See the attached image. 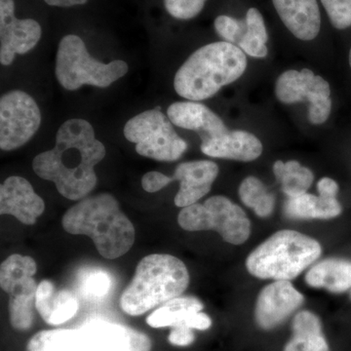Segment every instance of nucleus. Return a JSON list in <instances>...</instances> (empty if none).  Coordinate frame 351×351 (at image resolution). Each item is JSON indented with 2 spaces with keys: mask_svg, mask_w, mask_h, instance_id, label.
Wrapping results in <instances>:
<instances>
[{
  "mask_svg": "<svg viewBox=\"0 0 351 351\" xmlns=\"http://www.w3.org/2000/svg\"><path fill=\"white\" fill-rule=\"evenodd\" d=\"M274 173L276 180L281 184L283 193L288 198L295 197L306 193L314 180L313 173L304 167L298 161L287 162L278 160L274 163Z\"/></svg>",
  "mask_w": 351,
  "mask_h": 351,
  "instance_id": "obj_27",
  "label": "nucleus"
},
{
  "mask_svg": "<svg viewBox=\"0 0 351 351\" xmlns=\"http://www.w3.org/2000/svg\"><path fill=\"white\" fill-rule=\"evenodd\" d=\"M41 112L31 95L13 90L0 100V149L11 152L29 142L41 125Z\"/></svg>",
  "mask_w": 351,
  "mask_h": 351,
  "instance_id": "obj_10",
  "label": "nucleus"
},
{
  "mask_svg": "<svg viewBox=\"0 0 351 351\" xmlns=\"http://www.w3.org/2000/svg\"><path fill=\"white\" fill-rule=\"evenodd\" d=\"M106 152L91 123L69 119L58 130L55 147L34 157L32 169L41 179L54 182L64 197L80 200L96 186L95 166L105 158Z\"/></svg>",
  "mask_w": 351,
  "mask_h": 351,
  "instance_id": "obj_1",
  "label": "nucleus"
},
{
  "mask_svg": "<svg viewBox=\"0 0 351 351\" xmlns=\"http://www.w3.org/2000/svg\"><path fill=\"white\" fill-rule=\"evenodd\" d=\"M171 182V177L156 171H151L143 177L142 186L147 193H154L161 191Z\"/></svg>",
  "mask_w": 351,
  "mask_h": 351,
  "instance_id": "obj_34",
  "label": "nucleus"
},
{
  "mask_svg": "<svg viewBox=\"0 0 351 351\" xmlns=\"http://www.w3.org/2000/svg\"><path fill=\"white\" fill-rule=\"evenodd\" d=\"M124 136L136 145L140 156L164 162L181 158L188 149L184 138L178 135L172 122L159 108L145 110L127 121Z\"/></svg>",
  "mask_w": 351,
  "mask_h": 351,
  "instance_id": "obj_8",
  "label": "nucleus"
},
{
  "mask_svg": "<svg viewBox=\"0 0 351 351\" xmlns=\"http://www.w3.org/2000/svg\"><path fill=\"white\" fill-rule=\"evenodd\" d=\"M283 24L295 38L313 40L319 34L321 15L317 0H272Z\"/></svg>",
  "mask_w": 351,
  "mask_h": 351,
  "instance_id": "obj_17",
  "label": "nucleus"
},
{
  "mask_svg": "<svg viewBox=\"0 0 351 351\" xmlns=\"http://www.w3.org/2000/svg\"><path fill=\"white\" fill-rule=\"evenodd\" d=\"M36 297L9 298V316L14 329L27 331L34 324Z\"/></svg>",
  "mask_w": 351,
  "mask_h": 351,
  "instance_id": "obj_30",
  "label": "nucleus"
},
{
  "mask_svg": "<svg viewBox=\"0 0 351 351\" xmlns=\"http://www.w3.org/2000/svg\"><path fill=\"white\" fill-rule=\"evenodd\" d=\"M239 193L242 202L261 218H267L274 212L276 197L258 178L247 177L240 184Z\"/></svg>",
  "mask_w": 351,
  "mask_h": 351,
  "instance_id": "obj_28",
  "label": "nucleus"
},
{
  "mask_svg": "<svg viewBox=\"0 0 351 351\" xmlns=\"http://www.w3.org/2000/svg\"><path fill=\"white\" fill-rule=\"evenodd\" d=\"M202 302L196 298H175L156 309L147 318V323L152 328L174 327L181 325L191 314L203 309Z\"/></svg>",
  "mask_w": 351,
  "mask_h": 351,
  "instance_id": "obj_25",
  "label": "nucleus"
},
{
  "mask_svg": "<svg viewBox=\"0 0 351 351\" xmlns=\"http://www.w3.org/2000/svg\"><path fill=\"white\" fill-rule=\"evenodd\" d=\"M246 69L245 53L234 44L226 41L207 44L178 69L175 91L186 100H206L239 80Z\"/></svg>",
  "mask_w": 351,
  "mask_h": 351,
  "instance_id": "obj_3",
  "label": "nucleus"
},
{
  "mask_svg": "<svg viewBox=\"0 0 351 351\" xmlns=\"http://www.w3.org/2000/svg\"><path fill=\"white\" fill-rule=\"evenodd\" d=\"M38 267L36 261L27 256L15 255L7 258L0 267V286L10 297H36L34 276Z\"/></svg>",
  "mask_w": 351,
  "mask_h": 351,
  "instance_id": "obj_19",
  "label": "nucleus"
},
{
  "mask_svg": "<svg viewBox=\"0 0 351 351\" xmlns=\"http://www.w3.org/2000/svg\"><path fill=\"white\" fill-rule=\"evenodd\" d=\"M350 66L351 68V48H350Z\"/></svg>",
  "mask_w": 351,
  "mask_h": 351,
  "instance_id": "obj_39",
  "label": "nucleus"
},
{
  "mask_svg": "<svg viewBox=\"0 0 351 351\" xmlns=\"http://www.w3.org/2000/svg\"><path fill=\"white\" fill-rule=\"evenodd\" d=\"M321 253L317 240L295 230H280L252 252L246 267L257 278L289 281L313 265Z\"/></svg>",
  "mask_w": 351,
  "mask_h": 351,
  "instance_id": "obj_5",
  "label": "nucleus"
},
{
  "mask_svg": "<svg viewBox=\"0 0 351 351\" xmlns=\"http://www.w3.org/2000/svg\"><path fill=\"white\" fill-rule=\"evenodd\" d=\"M71 234L86 235L104 258L125 255L135 242V228L120 210L119 201L108 193L91 196L69 208L62 219Z\"/></svg>",
  "mask_w": 351,
  "mask_h": 351,
  "instance_id": "obj_2",
  "label": "nucleus"
},
{
  "mask_svg": "<svg viewBox=\"0 0 351 351\" xmlns=\"http://www.w3.org/2000/svg\"><path fill=\"white\" fill-rule=\"evenodd\" d=\"M207 0H164L166 11L179 20H191L204 8Z\"/></svg>",
  "mask_w": 351,
  "mask_h": 351,
  "instance_id": "obj_32",
  "label": "nucleus"
},
{
  "mask_svg": "<svg viewBox=\"0 0 351 351\" xmlns=\"http://www.w3.org/2000/svg\"><path fill=\"white\" fill-rule=\"evenodd\" d=\"M276 95L281 103L291 104L306 101L308 104V120L314 125L326 122L331 114V88L329 83L315 75L313 71H285L277 78Z\"/></svg>",
  "mask_w": 351,
  "mask_h": 351,
  "instance_id": "obj_9",
  "label": "nucleus"
},
{
  "mask_svg": "<svg viewBox=\"0 0 351 351\" xmlns=\"http://www.w3.org/2000/svg\"><path fill=\"white\" fill-rule=\"evenodd\" d=\"M178 223L188 232L215 230L233 245L243 244L251 234V223L243 209L221 195L184 208Z\"/></svg>",
  "mask_w": 351,
  "mask_h": 351,
  "instance_id": "obj_7",
  "label": "nucleus"
},
{
  "mask_svg": "<svg viewBox=\"0 0 351 351\" xmlns=\"http://www.w3.org/2000/svg\"><path fill=\"white\" fill-rule=\"evenodd\" d=\"M112 287V278L105 270L88 269L80 276V292L85 299L97 301L107 295Z\"/></svg>",
  "mask_w": 351,
  "mask_h": 351,
  "instance_id": "obj_29",
  "label": "nucleus"
},
{
  "mask_svg": "<svg viewBox=\"0 0 351 351\" xmlns=\"http://www.w3.org/2000/svg\"><path fill=\"white\" fill-rule=\"evenodd\" d=\"M201 152L216 158L249 162L263 154V145L250 132L228 131L218 137L205 138L201 143Z\"/></svg>",
  "mask_w": 351,
  "mask_h": 351,
  "instance_id": "obj_18",
  "label": "nucleus"
},
{
  "mask_svg": "<svg viewBox=\"0 0 351 351\" xmlns=\"http://www.w3.org/2000/svg\"><path fill=\"white\" fill-rule=\"evenodd\" d=\"M27 351H97V348L91 336L80 327L39 332L27 343Z\"/></svg>",
  "mask_w": 351,
  "mask_h": 351,
  "instance_id": "obj_21",
  "label": "nucleus"
},
{
  "mask_svg": "<svg viewBox=\"0 0 351 351\" xmlns=\"http://www.w3.org/2000/svg\"><path fill=\"white\" fill-rule=\"evenodd\" d=\"M292 331L284 351H330L321 321L311 311H301L295 316Z\"/></svg>",
  "mask_w": 351,
  "mask_h": 351,
  "instance_id": "obj_23",
  "label": "nucleus"
},
{
  "mask_svg": "<svg viewBox=\"0 0 351 351\" xmlns=\"http://www.w3.org/2000/svg\"><path fill=\"white\" fill-rule=\"evenodd\" d=\"M43 34L36 20L18 19L14 0H0V63L10 66L16 55L34 49Z\"/></svg>",
  "mask_w": 351,
  "mask_h": 351,
  "instance_id": "obj_11",
  "label": "nucleus"
},
{
  "mask_svg": "<svg viewBox=\"0 0 351 351\" xmlns=\"http://www.w3.org/2000/svg\"><path fill=\"white\" fill-rule=\"evenodd\" d=\"M283 209L288 218L302 219L336 218L343 211L337 196L325 193H319L318 196L304 193L288 198Z\"/></svg>",
  "mask_w": 351,
  "mask_h": 351,
  "instance_id": "obj_22",
  "label": "nucleus"
},
{
  "mask_svg": "<svg viewBox=\"0 0 351 351\" xmlns=\"http://www.w3.org/2000/svg\"><path fill=\"white\" fill-rule=\"evenodd\" d=\"M78 307L77 299L71 291H56L48 280H43L38 286L36 308L48 324H63L75 315Z\"/></svg>",
  "mask_w": 351,
  "mask_h": 351,
  "instance_id": "obj_20",
  "label": "nucleus"
},
{
  "mask_svg": "<svg viewBox=\"0 0 351 351\" xmlns=\"http://www.w3.org/2000/svg\"><path fill=\"white\" fill-rule=\"evenodd\" d=\"M129 66L121 60L104 64L88 52L80 36L69 34L60 41L56 57V76L60 84L75 91L83 85L107 88L128 73Z\"/></svg>",
  "mask_w": 351,
  "mask_h": 351,
  "instance_id": "obj_6",
  "label": "nucleus"
},
{
  "mask_svg": "<svg viewBox=\"0 0 351 351\" xmlns=\"http://www.w3.org/2000/svg\"><path fill=\"white\" fill-rule=\"evenodd\" d=\"M181 325H186V326L191 328V329L204 331V330L209 329L212 326V320L207 314L198 311V313L191 314L188 319L184 321Z\"/></svg>",
  "mask_w": 351,
  "mask_h": 351,
  "instance_id": "obj_36",
  "label": "nucleus"
},
{
  "mask_svg": "<svg viewBox=\"0 0 351 351\" xmlns=\"http://www.w3.org/2000/svg\"><path fill=\"white\" fill-rule=\"evenodd\" d=\"M244 20L245 29L237 47L251 57H267L269 53L267 47L269 34L262 14L257 8L252 7L247 11Z\"/></svg>",
  "mask_w": 351,
  "mask_h": 351,
  "instance_id": "obj_26",
  "label": "nucleus"
},
{
  "mask_svg": "<svg viewBox=\"0 0 351 351\" xmlns=\"http://www.w3.org/2000/svg\"><path fill=\"white\" fill-rule=\"evenodd\" d=\"M168 119L174 125L199 134L201 138L218 137L228 132L219 117L203 104L177 101L167 110Z\"/></svg>",
  "mask_w": 351,
  "mask_h": 351,
  "instance_id": "obj_16",
  "label": "nucleus"
},
{
  "mask_svg": "<svg viewBox=\"0 0 351 351\" xmlns=\"http://www.w3.org/2000/svg\"><path fill=\"white\" fill-rule=\"evenodd\" d=\"M318 193L336 195L339 193V184L330 178H322L317 184Z\"/></svg>",
  "mask_w": 351,
  "mask_h": 351,
  "instance_id": "obj_37",
  "label": "nucleus"
},
{
  "mask_svg": "<svg viewBox=\"0 0 351 351\" xmlns=\"http://www.w3.org/2000/svg\"><path fill=\"white\" fill-rule=\"evenodd\" d=\"M45 203L36 195L31 182L13 176L0 186V214L11 215L24 225H34L43 214Z\"/></svg>",
  "mask_w": 351,
  "mask_h": 351,
  "instance_id": "obj_13",
  "label": "nucleus"
},
{
  "mask_svg": "<svg viewBox=\"0 0 351 351\" xmlns=\"http://www.w3.org/2000/svg\"><path fill=\"white\" fill-rule=\"evenodd\" d=\"M219 175V167L213 161L195 160L179 164L171 181L180 182L175 196L176 206L186 208L195 204L210 193Z\"/></svg>",
  "mask_w": 351,
  "mask_h": 351,
  "instance_id": "obj_14",
  "label": "nucleus"
},
{
  "mask_svg": "<svg viewBox=\"0 0 351 351\" xmlns=\"http://www.w3.org/2000/svg\"><path fill=\"white\" fill-rule=\"evenodd\" d=\"M336 29H346L351 27V0H321Z\"/></svg>",
  "mask_w": 351,
  "mask_h": 351,
  "instance_id": "obj_31",
  "label": "nucleus"
},
{
  "mask_svg": "<svg viewBox=\"0 0 351 351\" xmlns=\"http://www.w3.org/2000/svg\"><path fill=\"white\" fill-rule=\"evenodd\" d=\"M189 284V274L180 258L154 254L138 263L135 276L120 298V306L132 316L180 297Z\"/></svg>",
  "mask_w": 351,
  "mask_h": 351,
  "instance_id": "obj_4",
  "label": "nucleus"
},
{
  "mask_svg": "<svg viewBox=\"0 0 351 351\" xmlns=\"http://www.w3.org/2000/svg\"><path fill=\"white\" fill-rule=\"evenodd\" d=\"M214 27L217 34L223 40L237 46L241 38L242 32L244 31L245 21L237 20L230 16L221 15L215 20Z\"/></svg>",
  "mask_w": 351,
  "mask_h": 351,
  "instance_id": "obj_33",
  "label": "nucleus"
},
{
  "mask_svg": "<svg viewBox=\"0 0 351 351\" xmlns=\"http://www.w3.org/2000/svg\"><path fill=\"white\" fill-rule=\"evenodd\" d=\"M48 5L56 7H73L83 5L88 0H44Z\"/></svg>",
  "mask_w": 351,
  "mask_h": 351,
  "instance_id": "obj_38",
  "label": "nucleus"
},
{
  "mask_svg": "<svg viewBox=\"0 0 351 351\" xmlns=\"http://www.w3.org/2000/svg\"><path fill=\"white\" fill-rule=\"evenodd\" d=\"M168 339L173 346H188L195 341V334L186 325H177L172 327Z\"/></svg>",
  "mask_w": 351,
  "mask_h": 351,
  "instance_id": "obj_35",
  "label": "nucleus"
},
{
  "mask_svg": "<svg viewBox=\"0 0 351 351\" xmlns=\"http://www.w3.org/2000/svg\"><path fill=\"white\" fill-rule=\"evenodd\" d=\"M304 300V295L290 281L276 280L265 286L258 295L256 322L263 330L274 329L297 311Z\"/></svg>",
  "mask_w": 351,
  "mask_h": 351,
  "instance_id": "obj_12",
  "label": "nucleus"
},
{
  "mask_svg": "<svg viewBox=\"0 0 351 351\" xmlns=\"http://www.w3.org/2000/svg\"><path fill=\"white\" fill-rule=\"evenodd\" d=\"M311 287L323 288L332 293H343L351 288V261L326 258L313 265L306 276Z\"/></svg>",
  "mask_w": 351,
  "mask_h": 351,
  "instance_id": "obj_24",
  "label": "nucleus"
},
{
  "mask_svg": "<svg viewBox=\"0 0 351 351\" xmlns=\"http://www.w3.org/2000/svg\"><path fill=\"white\" fill-rule=\"evenodd\" d=\"M93 339L97 351H151L152 341L144 332L103 319L82 326Z\"/></svg>",
  "mask_w": 351,
  "mask_h": 351,
  "instance_id": "obj_15",
  "label": "nucleus"
}]
</instances>
